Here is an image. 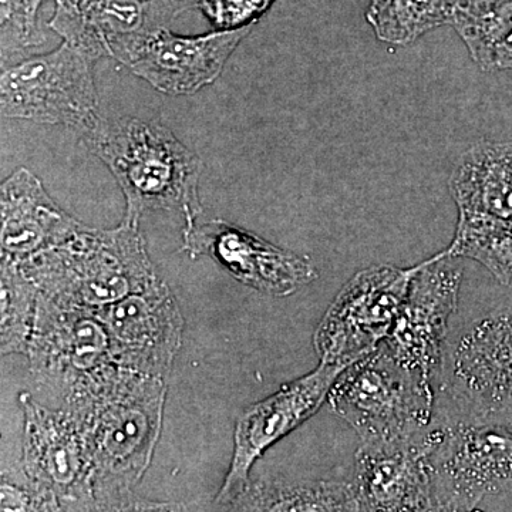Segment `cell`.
<instances>
[{"label": "cell", "instance_id": "obj_20", "mask_svg": "<svg viewBox=\"0 0 512 512\" xmlns=\"http://www.w3.org/2000/svg\"><path fill=\"white\" fill-rule=\"evenodd\" d=\"M229 510L239 511H360L355 478L262 480L249 483Z\"/></svg>", "mask_w": 512, "mask_h": 512}, {"label": "cell", "instance_id": "obj_9", "mask_svg": "<svg viewBox=\"0 0 512 512\" xmlns=\"http://www.w3.org/2000/svg\"><path fill=\"white\" fill-rule=\"evenodd\" d=\"M417 269L376 265L357 272L313 335L320 363L348 367L379 348L392 332Z\"/></svg>", "mask_w": 512, "mask_h": 512}, {"label": "cell", "instance_id": "obj_17", "mask_svg": "<svg viewBox=\"0 0 512 512\" xmlns=\"http://www.w3.org/2000/svg\"><path fill=\"white\" fill-rule=\"evenodd\" d=\"M49 28L94 62L134 37L167 28L197 0H55Z\"/></svg>", "mask_w": 512, "mask_h": 512}, {"label": "cell", "instance_id": "obj_19", "mask_svg": "<svg viewBox=\"0 0 512 512\" xmlns=\"http://www.w3.org/2000/svg\"><path fill=\"white\" fill-rule=\"evenodd\" d=\"M458 224H512V141H480L450 177Z\"/></svg>", "mask_w": 512, "mask_h": 512}, {"label": "cell", "instance_id": "obj_16", "mask_svg": "<svg viewBox=\"0 0 512 512\" xmlns=\"http://www.w3.org/2000/svg\"><path fill=\"white\" fill-rule=\"evenodd\" d=\"M183 249L191 258L210 256L241 284L278 298L318 278L311 259L222 220L184 228Z\"/></svg>", "mask_w": 512, "mask_h": 512}, {"label": "cell", "instance_id": "obj_15", "mask_svg": "<svg viewBox=\"0 0 512 512\" xmlns=\"http://www.w3.org/2000/svg\"><path fill=\"white\" fill-rule=\"evenodd\" d=\"M440 434L436 414L416 436L360 444L353 467L360 511H434L430 454Z\"/></svg>", "mask_w": 512, "mask_h": 512}, {"label": "cell", "instance_id": "obj_28", "mask_svg": "<svg viewBox=\"0 0 512 512\" xmlns=\"http://www.w3.org/2000/svg\"><path fill=\"white\" fill-rule=\"evenodd\" d=\"M456 2H457V0H456Z\"/></svg>", "mask_w": 512, "mask_h": 512}, {"label": "cell", "instance_id": "obj_7", "mask_svg": "<svg viewBox=\"0 0 512 512\" xmlns=\"http://www.w3.org/2000/svg\"><path fill=\"white\" fill-rule=\"evenodd\" d=\"M26 356L33 379L64 402L90 392L120 369L96 312L59 305L40 292Z\"/></svg>", "mask_w": 512, "mask_h": 512}, {"label": "cell", "instance_id": "obj_12", "mask_svg": "<svg viewBox=\"0 0 512 512\" xmlns=\"http://www.w3.org/2000/svg\"><path fill=\"white\" fill-rule=\"evenodd\" d=\"M254 26L201 36L174 35L170 29L161 28L134 37L114 52L113 59L158 92L194 94L220 77L229 57Z\"/></svg>", "mask_w": 512, "mask_h": 512}, {"label": "cell", "instance_id": "obj_14", "mask_svg": "<svg viewBox=\"0 0 512 512\" xmlns=\"http://www.w3.org/2000/svg\"><path fill=\"white\" fill-rule=\"evenodd\" d=\"M94 312L106 326L117 365L165 379L183 342L184 319L164 281L158 278L143 291Z\"/></svg>", "mask_w": 512, "mask_h": 512}, {"label": "cell", "instance_id": "obj_11", "mask_svg": "<svg viewBox=\"0 0 512 512\" xmlns=\"http://www.w3.org/2000/svg\"><path fill=\"white\" fill-rule=\"evenodd\" d=\"M454 259L444 249L419 264L392 332L384 340L397 362L434 387L463 281V269Z\"/></svg>", "mask_w": 512, "mask_h": 512}, {"label": "cell", "instance_id": "obj_18", "mask_svg": "<svg viewBox=\"0 0 512 512\" xmlns=\"http://www.w3.org/2000/svg\"><path fill=\"white\" fill-rule=\"evenodd\" d=\"M2 259L25 261L72 234L80 222L52 200L42 181L19 168L0 190Z\"/></svg>", "mask_w": 512, "mask_h": 512}, {"label": "cell", "instance_id": "obj_23", "mask_svg": "<svg viewBox=\"0 0 512 512\" xmlns=\"http://www.w3.org/2000/svg\"><path fill=\"white\" fill-rule=\"evenodd\" d=\"M39 289L15 262L0 264V346L2 355H26L35 326Z\"/></svg>", "mask_w": 512, "mask_h": 512}, {"label": "cell", "instance_id": "obj_3", "mask_svg": "<svg viewBox=\"0 0 512 512\" xmlns=\"http://www.w3.org/2000/svg\"><path fill=\"white\" fill-rule=\"evenodd\" d=\"M42 295L97 311L146 289L158 276L138 225L94 229L80 222L62 241L16 264Z\"/></svg>", "mask_w": 512, "mask_h": 512}, {"label": "cell", "instance_id": "obj_13", "mask_svg": "<svg viewBox=\"0 0 512 512\" xmlns=\"http://www.w3.org/2000/svg\"><path fill=\"white\" fill-rule=\"evenodd\" d=\"M345 369V366L319 363L309 375L286 384L241 414L235 426L231 466L215 503L229 508L247 490L255 461L318 412Z\"/></svg>", "mask_w": 512, "mask_h": 512}, {"label": "cell", "instance_id": "obj_5", "mask_svg": "<svg viewBox=\"0 0 512 512\" xmlns=\"http://www.w3.org/2000/svg\"><path fill=\"white\" fill-rule=\"evenodd\" d=\"M430 454L434 511L512 510V419L457 416L436 407Z\"/></svg>", "mask_w": 512, "mask_h": 512}, {"label": "cell", "instance_id": "obj_25", "mask_svg": "<svg viewBox=\"0 0 512 512\" xmlns=\"http://www.w3.org/2000/svg\"><path fill=\"white\" fill-rule=\"evenodd\" d=\"M42 0H2V57L16 50L39 46L43 37L37 30Z\"/></svg>", "mask_w": 512, "mask_h": 512}, {"label": "cell", "instance_id": "obj_27", "mask_svg": "<svg viewBox=\"0 0 512 512\" xmlns=\"http://www.w3.org/2000/svg\"><path fill=\"white\" fill-rule=\"evenodd\" d=\"M2 511H63L55 498L50 497L35 485H18L2 478L0 487Z\"/></svg>", "mask_w": 512, "mask_h": 512}, {"label": "cell", "instance_id": "obj_21", "mask_svg": "<svg viewBox=\"0 0 512 512\" xmlns=\"http://www.w3.org/2000/svg\"><path fill=\"white\" fill-rule=\"evenodd\" d=\"M451 25L483 70H512V0H457Z\"/></svg>", "mask_w": 512, "mask_h": 512}, {"label": "cell", "instance_id": "obj_26", "mask_svg": "<svg viewBox=\"0 0 512 512\" xmlns=\"http://www.w3.org/2000/svg\"><path fill=\"white\" fill-rule=\"evenodd\" d=\"M276 0H197L200 10L217 30H235L256 25Z\"/></svg>", "mask_w": 512, "mask_h": 512}, {"label": "cell", "instance_id": "obj_2", "mask_svg": "<svg viewBox=\"0 0 512 512\" xmlns=\"http://www.w3.org/2000/svg\"><path fill=\"white\" fill-rule=\"evenodd\" d=\"M82 140L119 183L126 198L124 222L138 225L147 212L171 211L184 218L185 228L197 224L201 158L170 128L136 117H100Z\"/></svg>", "mask_w": 512, "mask_h": 512}, {"label": "cell", "instance_id": "obj_24", "mask_svg": "<svg viewBox=\"0 0 512 512\" xmlns=\"http://www.w3.org/2000/svg\"><path fill=\"white\" fill-rule=\"evenodd\" d=\"M447 254L473 259L498 284L512 288V224H457Z\"/></svg>", "mask_w": 512, "mask_h": 512}, {"label": "cell", "instance_id": "obj_8", "mask_svg": "<svg viewBox=\"0 0 512 512\" xmlns=\"http://www.w3.org/2000/svg\"><path fill=\"white\" fill-rule=\"evenodd\" d=\"M93 64L92 57L67 42L13 64L0 77L3 117L90 130L101 117Z\"/></svg>", "mask_w": 512, "mask_h": 512}, {"label": "cell", "instance_id": "obj_1", "mask_svg": "<svg viewBox=\"0 0 512 512\" xmlns=\"http://www.w3.org/2000/svg\"><path fill=\"white\" fill-rule=\"evenodd\" d=\"M165 397L163 377L120 367L100 386L67 400L64 409L82 426L92 458L97 511L175 510L134 494L160 439Z\"/></svg>", "mask_w": 512, "mask_h": 512}, {"label": "cell", "instance_id": "obj_10", "mask_svg": "<svg viewBox=\"0 0 512 512\" xmlns=\"http://www.w3.org/2000/svg\"><path fill=\"white\" fill-rule=\"evenodd\" d=\"M22 467L30 484L55 498L63 511H96L92 458L79 421L67 409L52 410L23 392Z\"/></svg>", "mask_w": 512, "mask_h": 512}, {"label": "cell", "instance_id": "obj_6", "mask_svg": "<svg viewBox=\"0 0 512 512\" xmlns=\"http://www.w3.org/2000/svg\"><path fill=\"white\" fill-rule=\"evenodd\" d=\"M328 402L362 443L392 441L429 429L436 417L437 390L397 362L383 342L340 373Z\"/></svg>", "mask_w": 512, "mask_h": 512}, {"label": "cell", "instance_id": "obj_4", "mask_svg": "<svg viewBox=\"0 0 512 512\" xmlns=\"http://www.w3.org/2000/svg\"><path fill=\"white\" fill-rule=\"evenodd\" d=\"M466 319L457 312L437 373V406L464 417L512 419V288Z\"/></svg>", "mask_w": 512, "mask_h": 512}, {"label": "cell", "instance_id": "obj_22", "mask_svg": "<svg viewBox=\"0 0 512 512\" xmlns=\"http://www.w3.org/2000/svg\"><path fill=\"white\" fill-rule=\"evenodd\" d=\"M454 6L456 0H370L366 20L380 42L406 46L451 25Z\"/></svg>", "mask_w": 512, "mask_h": 512}]
</instances>
